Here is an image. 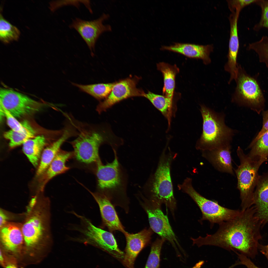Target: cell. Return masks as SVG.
<instances>
[{"mask_svg": "<svg viewBox=\"0 0 268 268\" xmlns=\"http://www.w3.org/2000/svg\"><path fill=\"white\" fill-rule=\"evenodd\" d=\"M234 218L219 224L216 232L204 237L191 238L193 244L218 247L228 251L254 258L258 253L259 241L262 238V226L252 206Z\"/></svg>", "mask_w": 268, "mask_h": 268, "instance_id": "1", "label": "cell"}, {"mask_svg": "<svg viewBox=\"0 0 268 268\" xmlns=\"http://www.w3.org/2000/svg\"><path fill=\"white\" fill-rule=\"evenodd\" d=\"M111 163L104 165L101 160L96 163V174L99 192L102 193L114 206L129 211V200L127 194V178L126 173L118 161L116 151Z\"/></svg>", "mask_w": 268, "mask_h": 268, "instance_id": "2", "label": "cell"}, {"mask_svg": "<svg viewBox=\"0 0 268 268\" xmlns=\"http://www.w3.org/2000/svg\"><path fill=\"white\" fill-rule=\"evenodd\" d=\"M176 156L164 151L160 157L157 168L144 185L145 197L149 200L161 205H165L173 217L176 207L171 176L172 162Z\"/></svg>", "mask_w": 268, "mask_h": 268, "instance_id": "3", "label": "cell"}, {"mask_svg": "<svg viewBox=\"0 0 268 268\" xmlns=\"http://www.w3.org/2000/svg\"><path fill=\"white\" fill-rule=\"evenodd\" d=\"M107 143L113 150H116L122 145L123 140L116 136L110 128L102 132L83 130L77 137L71 142L74 149L73 155L78 161L87 164L96 163L100 160L99 151L103 143Z\"/></svg>", "mask_w": 268, "mask_h": 268, "instance_id": "4", "label": "cell"}, {"mask_svg": "<svg viewBox=\"0 0 268 268\" xmlns=\"http://www.w3.org/2000/svg\"><path fill=\"white\" fill-rule=\"evenodd\" d=\"M202 131L196 148L201 151L230 143L233 130L225 124L224 117L203 105L201 106Z\"/></svg>", "mask_w": 268, "mask_h": 268, "instance_id": "5", "label": "cell"}, {"mask_svg": "<svg viewBox=\"0 0 268 268\" xmlns=\"http://www.w3.org/2000/svg\"><path fill=\"white\" fill-rule=\"evenodd\" d=\"M236 153L240 164L235 171L241 201V210H244L253 205L254 190L260 176L258 169L264 162L252 160L239 147H238Z\"/></svg>", "mask_w": 268, "mask_h": 268, "instance_id": "6", "label": "cell"}, {"mask_svg": "<svg viewBox=\"0 0 268 268\" xmlns=\"http://www.w3.org/2000/svg\"><path fill=\"white\" fill-rule=\"evenodd\" d=\"M192 179L187 177L178 185V189L188 195L199 207L202 217L199 222L208 221L211 228L214 224H218L232 219L237 216L240 210L228 208L220 205L215 200L208 199L197 192L192 185Z\"/></svg>", "mask_w": 268, "mask_h": 268, "instance_id": "7", "label": "cell"}, {"mask_svg": "<svg viewBox=\"0 0 268 268\" xmlns=\"http://www.w3.org/2000/svg\"><path fill=\"white\" fill-rule=\"evenodd\" d=\"M74 214L80 222V226L75 228L80 234L78 240L99 247L118 259H123L124 253L118 247L112 233L96 227L84 216Z\"/></svg>", "mask_w": 268, "mask_h": 268, "instance_id": "8", "label": "cell"}, {"mask_svg": "<svg viewBox=\"0 0 268 268\" xmlns=\"http://www.w3.org/2000/svg\"><path fill=\"white\" fill-rule=\"evenodd\" d=\"M236 80L237 101L258 114L262 112L265 107V99L257 80L240 67Z\"/></svg>", "mask_w": 268, "mask_h": 268, "instance_id": "9", "label": "cell"}, {"mask_svg": "<svg viewBox=\"0 0 268 268\" xmlns=\"http://www.w3.org/2000/svg\"><path fill=\"white\" fill-rule=\"evenodd\" d=\"M140 203L148 218L150 228L161 238L168 241L177 251L182 249L170 225L168 216L162 211L161 206L142 195Z\"/></svg>", "mask_w": 268, "mask_h": 268, "instance_id": "10", "label": "cell"}, {"mask_svg": "<svg viewBox=\"0 0 268 268\" xmlns=\"http://www.w3.org/2000/svg\"><path fill=\"white\" fill-rule=\"evenodd\" d=\"M0 106L15 118H20L38 111L42 104L14 90L2 88L0 91Z\"/></svg>", "mask_w": 268, "mask_h": 268, "instance_id": "11", "label": "cell"}, {"mask_svg": "<svg viewBox=\"0 0 268 268\" xmlns=\"http://www.w3.org/2000/svg\"><path fill=\"white\" fill-rule=\"evenodd\" d=\"M140 79V77L135 76L115 82L108 96L97 105V112L100 113L105 111L116 104L129 98L143 97L144 92L136 87Z\"/></svg>", "mask_w": 268, "mask_h": 268, "instance_id": "12", "label": "cell"}, {"mask_svg": "<svg viewBox=\"0 0 268 268\" xmlns=\"http://www.w3.org/2000/svg\"><path fill=\"white\" fill-rule=\"evenodd\" d=\"M109 17L108 14H103L99 18L91 21H86L78 18L73 20L69 25L70 28L75 30L86 43L92 55H93L96 43L102 33L111 31V28L103 22Z\"/></svg>", "mask_w": 268, "mask_h": 268, "instance_id": "13", "label": "cell"}, {"mask_svg": "<svg viewBox=\"0 0 268 268\" xmlns=\"http://www.w3.org/2000/svg\"><path fill=\"white\" fill-rule=\"evenodd\" d=\"M153 232L150 228H145L135 234L126 232L124 234L126 240L123 263L127 268H134L135 259L141 251L150 242Z\"/></svg>", "mask_w": 268, "mask_h": 268, "instance_id": "14", "label": "cell"}, {"mask_svg": "<svg viewBox=\"0 0 268 268\" xmlns=\"http://www.w3.org/2000/svg\"><path fill=\"white\" fill-rule=\"evenodd\" d=\"M98 203L103 225L111 232L117 231L124 234L127 232L118 217L114 205L102 193L90 192Z\"/></svg>", "mask_w": 268, "mask_h": 268, "instance_id": "15", "label": "cell"}, {"mask_svg": "<svg viewBox=\"0 0 268 268\" xmlns=\"http://www.w3.org/2000/svg\"><path fill=\"white\" fill-rule=\"evenodd\" d=\"M231 150L228 143L202 151V155L219 171L234 175Z\"/></svg>", "mask_w": 268, "mask_h": 268, "instance_id": "16", "label": "cell"}, {"mask_svg": "<svg viewBox=\"0 0 268 268\" xmlns=\"http://www.w3.org/2000/svg\"><path fill=\"white\" fill-rule=\"evenodd\" d=\"M229 19L230 23V35L229 43L228 61L225 69L230 74L229 82L236 80L237 76L238 67L236 60L239 48L237 22L239 13L235 11L231 12Z\"/></svg>", "mask_w": 268, "mask_h": 268, "instance_id": "17", "label": "cell"}, {"mask_svg": "<svg viewBox=\"0 0 268 268\" xmlns=\"http://www.w3.org/2000/svg\"><path fill=\"white\" fill-rule=\"evenodd\" d=\"M262 226L268 222V171L259 176L252 205Z\"/></svg>", "mask_w": 268, "mask_h": 268, "instance_id": "18", "label": "cell"}, {"mask_svg": "<svg viewBox=\"0 0 268 268\" xmlns=\"http://www.w3.org/2000/svg\"><path fill=\"white\" fill-rule=\"evenodd\" d=\"M161 49L179 53L189 58L201 59L205 64H207L211 62L209 55L213 46L212 44L175 43L169 46H162Z\"/></svg>", "mask_w": 268, "mask_h": 268, "instance_id": "19", "label": "cell"}, {"mask_svg": "<svg viewBox=\"0 0 268 268\" xmlns=\"http://www.w3.org/2000/svg\"><path fill=\"white\" fill-rule=\"evenodd\" d=\"M0 237L7 251L15 255L21 253L24 237L22 230L18 225L12 223L5 225L1 228Z\"/></svg>", "mask_w": 268, "mask_h": 268, "instance_id": "20", "label": "cell"}, {"mask_svg": "<svg viewBox=\"0 0 268 268\" xmlns=\"http://www.w3.org/2000/svg\"><path fill=\"white\" fill-rule=\"evenodd\" d=\"M74 134L73 131L69 127L64 129L61 136L43 149L41 156L36 172V176H41L47 170L60 150L63 143Z\"/></svg>", "mask_w": 268, "mask_h": 268, "instance_id": "21", "label": "cell"}, {"mask_svg": "<svg viewBox=\"0 0 268 268\" xmlns=\"http://www.w3.org/2000/svg\"><path fill=\"white\" fill-rule=\"evenodd\" d=\"M22 230L28 249L34 247L38 243L42 234L43 227L41 219L36 215L31 217L24 224Z\"/></svg>", "mask_w": 268, "mask_h": 268, "instance_id": "22", "label": "cell"}, {"mask_svg": "<svg viewBox=\"0 0 268 268\" xmlns=\"http://www.w3.org/2000/svg\"><path fill=\"white\" fill-rule=\"evenodd\" d=\"M73 154L71 152L60 150L43 174L41 179V187L55 176L65 172L69 168L66 165V163Z\"/></svg>", "mask_w": 268, "mask_h": 268, "instance_id": "23", "label": "cell"}, {"mask_svg": "<svg viewBox=\"0 0 268 268\" xmlns=\"http://www.w3.org/2000/svg\"><path fill=\"white\" fill-rule=\"evenodd\" d=\"M143 97L148 99L166 118L170 127L171 118L174 115L176 110L173 100L164 95L156 94L149 91L144 93Z\"/></svg>", "mask_w": 268, "mask_h": 268, "instance_id": "24", "label": "cell"}, {"mask_svg": "<svg viewBox=\"0 0 268 268\" xmlns=\"http://www.w3.org/2000/svg\"><path fill=\"white\" fill-rule=\"evenodd\" d=\"M157 67L162 73L163 77L164 86L163 92L164 95L173 100L175 77L179 72V68L175 65H172L164 62L157 64Z\"/></svg>", "mask_w": 268, "mask_h": 268, "instance_id": "25", "label": "cell"}, {"mask_svg": "<svg viewBox=\"0 0 268 268\" xmlns=\"http://www.w3.org/2000/svg\"><path fill=\"white\" fill-rule=\"evenodd\" d=\"M46 141L43 136L39 135L28 139L22 145L23 152L34 167L39 165Z\"/></svg>", "mask_w": 268, "mask_h": 268, "instance_id": "26", "label": "cell"}, {"mask_svg": "<svg viewBox=\"0 0 268 268\" xmlns=\"http://www.w3.org/2000/svg\"><path fill=\"white\" fill-rule=\"evenodd\" d=\"M115 82L89 85L72 84L81 91L85 92L99 100L106 99L110 94Z\"/></svg>", "mask_w": 268, "mask_h": 268, "instance_id": "27", "label": "cell"}, {"mask_svg": "<svg viewBox=\"0 0 268 268\" xmlns=\"http://www.w3.org/2000/svg\"><path fill=\"white\" fill-rule=\"evenodd\" d=\"M250 151L247 155L255 161H267L268 157V131L263 134L253 144L249 145Z\"/></svg>", "mask_w": 268, "mask_h": 268, "instance_id": "28", "label": "cell"}, {"mask_svg": "<svg viewBox=\"0 0 268 268\" xmlns=\"http://www.w3.org/2000/svg\"><path fill=\"white\" fill-rule=\"evenodd\" d=\"M35 133V130L30 125L24 132H18L11 130L5 132L3 135L9 140L10 147L13 148L23 145L28 139L34 137Z\"/></svg>", "mask_w": 268, "mask_h": 268, "instance_id": "29", "label": "cell"}, {"mask_svg": "<svg viewBox=\"0 0 268 268\" xmlns=\"http://www.w3.org/2000/svg\"><path fill=\"white\" fill-rule=\"evenodd\" d=\"M18 28L5 19L0 14V39L3 43H8L17 40L20 35Z\"/></svg>", "mask_w": 268, "mask_h": 268, "instance_id": "30", "label": "cell"}, {"mask_svg": "<svg viewBox=\"0 0 268 268\" xmlns=\"http://www.w3.org/2000/svg\"><path fill=\"white\" fill-rule=\"evenodd\" d=\"M247 48L255 52L260 62L264 63L268 68V37L263 36L259 41L249 44Z\"/></svg>", "mask_w": 268, "mask_h": 268, "instance_id": "31", "label": "cell"}, {"mask_svg": "<svg viewBox=\"0 0 268 268\" xmlns=\"http://www.w3.org/2000/svg\"><path fill=\"white\" fill-rule=\"evenodd\" d=\"M165 241L161 238H157L153 242L144 268H159L161 251L162 245Z\"/></svg>", "mask_w": 268, "mask_h": 268, "instance_id": "32", "label": "cell"}, {"mask_svg": "<svg viewBox=\"0 0 268 268\" xmlns=\"http://www.w3.org/2000/svg\"><path fill=\"white\" fill-rule=\"evenodd\" d=\"M0 106L3 109L4 116L6 118L7 124L11 130L21 133L24 132L27 130L30 125L27 121L25 120L22 123L20 122L16 119V118L8 111L2 106Z\"/></svg>", "mask_w": 268, "mask_h": 268, "instance_id": "33", "label": "cell"}, {"mask_svg": "<svg viewBox=\"0 0 268 268\" xmlns=\"http://www.w3.org/2000/svg\"><path fill=\"white\" fill-rule=\"evenodd\" d=\"M255 3L260 7L262 13L260 21L255 25L254 30L258 31L264 28L268 29V0H257Z\"/></svg>", "mask_w": 268, "mask_h": 268, "instance_id": "34", "label": "cell"}, {"mask_svg": "<svg viewBox=\"0 0 268 268\" xmlns=\"http://www.w3.org/2000/svg\"><path fill=\"white\" fill-rule=\"evenodd\" d=\"M82 3L85 6L87 3L86 0H56L53 1L50 3V8L53 11L64 6L73 5L78 8L80 4Z\"/></svg>", "mask_w": 268, "mask_h": 268, "instance_id": "35", "label": "cell"}, {"mask_svg": "<svg viewBox=\"0 0 268 268\" xmlns=\"http://www.w3.org/2000/svg\"><path fill=\"white\" fill-rule=\"evenodd\" d=\"M257 0H227L229 8L231 12L236 11L240 12L245 6L252 3H255Z\"/></svg>", "mask_w": 268, "mask_h": 268, "instance_id": "36", "label": "cell"}, {"mask_svg": "<svg viewBox=\"0 0 268 268\" xmlns=\"http://www.w3.org/2000/svg\"><path fill=\"white\" fill-rule=\"evenodd\" d=\"M263 117V125L262 129L257 135L251 142L250 145L253 144L263 134L268 131V110L262 112Z\"/></svg>", "mask_w": 268, "mask_h": 268, "instance_id": "37", "label": "cell"}, {"mask_svg": "<svg viewBox=\"0 0 268 268\" xmlns=\"http://www.w3.org/2000/svg\"><path fill=\"white\" fill-rule=\"evenodd\" d=\"M235 253L238 256L240 264L245 266L247 268H261L255 265L246 256L238 253Z\"/></svg>", "mask_w": 268, "mask_h": 268, "instance_id": "38", "label": "cell"}, {"mask_svg": "<svg viewBox=\"0 0 268 268\" xmlns=\"http://www.w3.org/2000/svg\"><path fill=\"white\" fill-rule=\"evenodd\" d=\"M258 249L266 257L268 261V244L266 245H263L259 244Z\"/></svg>", "mask_w": 268, "mask_h": 268, "instance_id": "39", "label": "cell"}, {"mask_svg": "<svg viewBox=\"0 0 268 268\" xmlns=\"http://www.w3.org/2000/svg\"><path fill=\"white\" fill-rule=\"evenodd\" d=\"M7 218L3 212L1 210L0 212V226L1 228L5 225Z\"/></svg>", "mask_w": 268, "mask_h": 268, "instance_id": "40", "label": "cell"}, {"mask_svg": "<svg viewBox=\"0 0 268 268\" xmlns=\"http://www.w3.org/2000/svg\"><path fill=\"white\" fill-rule=\"evenodd\" d=\"M5 268H18L16 264L11 261H5Z\"/></svg>", "mask_w": 268, "mask_h": 268, "instance_id": "41", "label": "cell"}, {"mask_svg": "<svg viewBox=\"0 0 268 268\" xmlns=\"http://www.w3.org/2000/svg\"><path fill=\"white\" fill-rule=\"evenodd\" d=\"M0 263L2 266L4 267L5 264V260L4 256L1 250L0 251Z\"/></svg>", "mask_w": 268, "mask_h": 268, "instance_id": "42", "label": "cell"}, {"mask_svg": "<svg viewBox=\"0 0 268 268\" xmlns=\"http://www.w3.org/2000/svg\"><path fill=\"white\" fill-rule=\"evenodd\" d=\"M267 161H268V159Z\"/></svg>", "mask_w": 268, "mask_h": 268, "instance_id": "43", "label": "cell"}]
</instances>
